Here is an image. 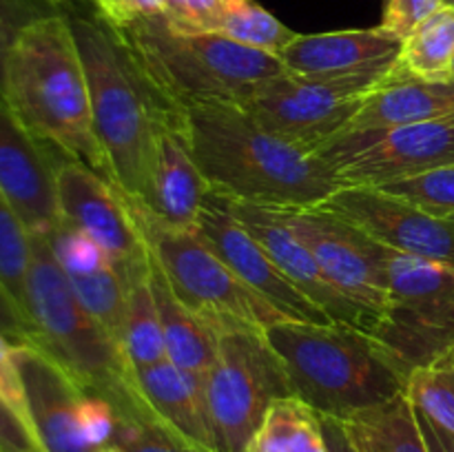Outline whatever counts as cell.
Returning <instances> with one entry per match:
<instances>
[{
  "mask_svg": "<svg viewBox=\"0 0 454 452\" xmlns=\"http://www.w3.org/2000/svg\"><path fill=\"white\" fill-rule=\"evenodd\" d=\"M191 151L208 189L282 211L322 207L341 189L309 146L266 131L242 105L180 106Z\"/></svg>",
  "mask_w": 454,
  "mask_h": 452,
  "instance_id": "6da1fadb",
  "label": "cell"
},
{
  "mask_svg": "<svg viewBox=\"0 0 454 452\" xmlns=\"http://www.w3.org/2000/svg\"><path fill=\"white\" fill-rule=\"evenodd\" d=\"M3 93L31 136L51 153L87 164L114 182L65 12L40 13L18 29L4 62Z\"/></svg>",
  "mask_w": 454,
  "mask_h": 452,
  "instance_id": "7a4b0ae2",
  "label": "cell"
},
{
  "mask_svg": "<svg viewBox=\"0 0 454 452\" xmlns=\"http://www.w3.org/2000/svg\"><path fill=\"white\" fill-rule=\"evenodd\" d=\"M82 58L93 124L114 184L140 198L155 133L176 105L167 100L137 62L131 44L96 12H65Z\"/></svg>",
  "mask_w": 454,
  "mask_h": 452,
  "instance_id": "3957f363",
  "label": "cell"
},
{
  "mask_svg": "<svg viewBox=\"0 0 454 452\" xmlns=\"http://www.w3.org/2000/svg\"><path fill=\"white\" fill-rule=\"evenodd\" d=\"M264 335L282 357L295 397L319 415L346 419L406 393V372L371 332L282 319Z\"/></svg>",
  "mask_w": 454,
  "mask_h": 452,
  "instance_id": "277c9868",
  "label": "cell"
},
{
  "mask_svg": "<svg viewBox=\"0 0 454 452\" xmlns=\"http://www.w3.org/2000/svg\"><path fill=\"white\" fill-rule=\"evenodd\" d=\"M153 87L176 106L244 105L262 82L284 74L282 58L220 34H176L162 16L120 31Z\"/></svg>",
  "mask_w": 454,
  "mask_h": 452,
  "instance_id": "5b68a950",
  "label": "cell"
},
{
  "mask_svg": "<svg viewBox=\"0 0 454 452\" xmlns=\"http://www.w3.org/2000/svg\"><path fill=\"white\" fill-rule=\"evenodd\" d=\"M25 313L35 348L60 363L84 393H98L133 370L122 348L78 300L43 235H31Z\"/></svg>",
  "mask_w": 454,
  "mask_h": 452,
  "instance_id": "8992f818",
  "label": "cell"
},
{
  "mask_svg": "<svg viewBox=\"0 0 454 452\" xmlns=\"http://www.w3.org/2000/svg\"><path fill=\"white\" fill-rule=\"evenodd\" d=\"M120 193L155 264L182 304L217 328L226 323L266 328L282 322V313L253 292L204 242L198 229L171 224L155 215L142 199L122 189Z\"/></svg>",
  "mask_w": 454,
  "mask_h": 452,
  "instance_id": "52a82bcc",
  "label": "cell"
},
{
  "mask_svg": "<svg viewBox=\"0 0 454 452\" xmlns=\"http://www.w3.org/2000/svg\"><path fill=\"white\" fill-rule=\"evenodd\" d=\"M295 397L282 357L264 328L226 323L204 375V401L217 452H247L278 399Z\"/></svg>",
  "mask_w": 454,
  "mask_h": 452,
  "instance_id": "ba28073f",
  "label": "cell"
},
{
  "mask_svg": "<svg viewBox=\"0 0 454 452\" xmlns=\"http://www.w3.org/2000/svg\"><path fill=\"white\" fill-rule=\"evenodd\" d=\"M388 304L371 335L411 377L454 350V270L384 246Z\"/></svg>",
  "mask_w": 454,
  "mask_h": 452,
  "instance_id": "9c48e42d",
  "label": "cell"
},
{
  "mask_svg": "<svg viewBox=\"0 0 454 452\" xmlns=\"http://www.w3.org/2000/svg\"><path fill=\"white\" fill-rule=\"evenodd\" d=\"M388 75H293L284 71L262 82L242 106L266 131L317 151L350 127L368 93Z\"/></svg>",
  "mask_w": 454,
  "mask_h": 452,
  "instance_id": "30bf717a",
  "label": "cell"
},
{
  "mask_svg": "<svg viewBox=\"0 0 454 452\" xmlns=\"http://www.w3.org/2000/svg\"><path fill=\"white\" fill-rule=\"evenodd\" d=\"M317 155L346 186H380L454 164V115L390 129L344 131Z\"/></svg>",
  "mask_w": 454,
  "mask_h": 452,
  "instance_id": "8fae6325",
  "label": "cell"
},
{
  "mask_svg": "<svg viewBox=\"0 0 454 452\" xmlns=\"http://www.w3.org/2000/svg\"><path fill=\"white\" fill-rule=\"evenodd\" d=\"M284 215L326 277L350 301L375 315L384 313L390 292L384 244L322 207L284 211Z\"/></svg>",
  "mask_w": 454,
  "mask_h": 452,
  "instance_id": "7c38bea8",
  "label": "cell"
},
{
  "mask_svg": "<svg viewBox=\"0 0 454 452\" xmlns=\"http://www.w3.org/2000/svg\"><path fill=\"white\" fill-rule=\"evenodd\" d=\"M56 195L62 224L87 233L111 257L122 279L149 266V248L118 184L87 164L56 158Z\"/></svg>",
  "mask_w": 454,
  "mask_h": 452,
  "instance_id": "4fadbf2b",
  "label": "cell"
},
{
  "mask_svg": "<svg viewBox=\"0 0 454 452\" xmlns=\"http://www.w3.org/2000/svg\"><path fill=\"white\" fill-rule=\"evenodd\" d=\"M322 208L344 217L375 242L454 270V215H439L371 186H346Z\"/></svg>",
  "mask_w": 454,
  "mask_h": 452,
  "instance_id": "5bb4252c",
  "label": "cell"
},
{
  "mask_svg": "<svg viewBox=\"0 0 454 452\" xmlns=\"http://www.w3.org/2000/svg\"><path fill=\"white\" fill-rule=\"evenodd\" d=\"M198 233L204 242L220 255V260L251 288L269 301L284 319L309 323H333V319L301 292L282 269L275 264L266 248L244 229L233 215L229 202L217 191H207L202 213L198 220Z\"/></svg>",
  "mask_w": 454,
  "mask_h": 452,
  "instance_id": "9a60e30c",
  "label": "cell"
},
{
  "mask_svg": "<svg viewBox=\"0 0 454 452\" xmlns=\"http://www.w3.org/2000/svg\"><path fill=\"white\" fill-rule=\"evenodd\" d=\"M233 215L244 224V229L266 248L275 264L286 273V277L310 297L333 322L348 323L359 331L372 332L380 322V315L362 308L350 301L331 279L310 248L300 239V235L291 229L282 208L260 207V204L242 202L224 195Z\"/></svg>",
  "mask_w": 454,
  "mask_h": 452,
  "instance_id": "2e32d148",
  "label": "cell"
},
{
  "mask_svg": "<svg viewBox=\"0 0 454 452\" xmlns=\"http://www.w3.org/2000/svg\"><path fill=\"white\" fill-rule=\"evenodd\" d=\"M56 158L31 136L0 89V189L31 235H49L60 224Z\"/></svg>",
  "mask_w": 454,
  "mask_h": 452,
  "instance_id": "e0dca14e",
  "label": "cell"
},
{
  "mask_svg": "<svg viewBox=\"0 0 454 452\" xmlns=\"http://www.w3.org/2000/svg\"><path fill=\"white\" fill-rule=\"evenodd\" d=\"M31 428L43 452H96L84 439L80 408L84 390L35 346H16Z\"/></svg>",
  "mask_w": 454,
  "mask_h": 452,
  "instance_id": "ac0fdd59",
  "label": "cell"
},
{
  "mask_svg": "<svg viewBox=\"0 0 454 452\" xmlns=\"http://www.w3.org/2000/svg\"><path fill=\"white\" fill-rule=\"evenodd\" d=\"M208 184L186 137L180 106H173L155 133L145 191L137 199L155 215L182 229H195Z\"/></svg>",
  "mask_w": 454,
  "mask_h": 452,
  "instance_id": "d6986e66",
  "label": "cell"
},
{
  "mask_svg": "<svg viewBox=\"0 0 454 452\" xmlns=\"http://www.w3.org/2000/svg\"><path fill=\"white\" fill-rule=\"evenodd\" d=\"M403 40L381 27L300 35L282 51L284 71L293 75L390 74L399 65Z\"/></svg>",
  "mask_w": 454,
  "mask_h": 452,
  "instance_id": "ffe728a7",
  "label": "cell"
},
{
  "mask_svg": "<svg viewBox=\"0 0 454 452\" xmlns=\"http://www.w3.org/2000/svg\"><path fill=\"white\" fill-rule=\"evenodd\" d=\"M454 115L452 80L417 78L402 65L372 89L346 131L408 127Z\"/></svg>",
  "mask_w": 454,
  "mask_h": 452,
  "instance_id": "44dd1931",
  "label": "cell"
},
{
  "mask_svg": "<svg viewBox=\"0 0 454 452\" xmlns=\"http://www.w3.org/2000/svg\"><path fill=\"white\" fill-rule=\"evenodd\" d=\"M133 377L142 397L171 428L195 446L217 452L204 401V375L182 370L171 359H162L133 368Z\"/></svg>",
  "mask_w": 454,
  "mask_h": 452,
  "instance_id": "7402d4cb",
  "label": "cell"
},
{
  "mask_svg": "<svg viewBox=\"0 0 454 452\" xmlns=\"http://www.w3.org/2000/svg\"><path fill=\"white\" fill-rule=\"evenodd\" d=\"M149 261V284L160 323H162L167 359H171L182 370L207 375L217 355L220 328L213 326L208 319L200 317L198 313H193L189 306L177 300L151 253Z\"/></svg>",
  "mask_w": 454,
  "mask_h": 452,
  "instance_id": "603a6c76",
  "label": "cell"
},
{
  "mask_svg": "<svg viewBox=\"0 0 454 452\" xmlns=\"http://www.w3.org/2000/svg\"><path fill=\"white\" fill-rule=\"evenodd\" d=\"M91 394H100L114 408L115 430L111 443L122 452H211L182 437L149 406L137 390L133 370Z\"/></svg>",
  "mask_w": 454,
  "mask_h": 452,
  "instance_id": "cb8c5ba5",
  "label": "cell"
},
{
  "mask_svg": "<svg viewBox=\"0 0 454 452\" xmlns=\"http://www.w3.org/2000/svg\"><path fill=\"white\" fill-rule=\"evenodd\" d=\"M357 452H430L406 393L341 419Z\"/></svg>",
  "mask_w": 454,
  "mask_h": 452,
  "instance_id": "d4e9b609",
  "label": "cell"
},
{
  "mask_svg": "<svg viewBox=\"0 0 454 452\" xmlns=\"http://www.w3.org/2000/svg\"><path fill=\"white\" fill-rule=\"evenodd\" d=\"M247 452H328L322 415L300 397L278 399Z\"/></svg>",
  "mask_w": 454,
  "mask_h": 452,
  "instance_id": "484cf974",
  "label": "cell"
},
{
  "mask_svg": "<svg viewBox=\"0 0 454 452\" xmlns=\"http://www.w3.org/2000/svg\"><path fill=\"white\" fill-rule=\"evenodd\" d=\"M124 284H127V313H124L122 328L124 357L131 368L162 362L167 359V346L151 292L149 266L124 275Z\"/></svg>",
  "mask_w": 454,
  "mask_h": 452,
  "instance_id": "4316f807",
  "label": "cell"
},
{
  "mask_svg": "<svg viewBox=\"0 0 454 452\" xmlns=\"http://www.w3.org/2000/svg\"><path fill=\"white\" fill-rule=\"evenodd\" d=\"M454 58V7L443 4L411 38L403 40L399 65L417 78L450 80Z\"/></svg>",
  "mask_w": 454,
  "mask_h": 452,
  "instance_id": "83f0119b",
  "label": "cell"
},
{
  "mask_svg": "<svg viewBox=\"0 0 454 452\" xmlns=\"http://www.w3.org/2000/svg\"><path fill=\"white\" fill-rule=\"evenodd\" d=\"M84 308L102 323L111 339L122 348L124 313H127V284L111 260L93 269L65 273Z\"/></svg>",
  "mask_w": 454,
  "mask_h": 452,
  "instance_id": "f1b7e54d",
  "label": "cell"
},
{
  "mask_svg": "<svg viewBox=\"0 0 454 452\" xmlns=\"http://www.w3.org/2000/svg\"><path fill=\"white\" fill-rule=\"evenodd\" d=\"M217 34L275 56H282L284 49L297 38L295 31L282 25L255 0H224V13Z\"/></svg>",
  "mask_w": 454,
  "mask_h": 452,
  "instance_id": "f546056e",
  "label": "cell"
},
{
  "mask_svg": "<svg viewBox=\"0 0 454 452\" xmlns=\"http://www.w3.org/2000/svg\"><path fill=\"white\" fill-rule=\"evenodd\" d=\"M406 394L417 410L454 437V359L450 355L412 370Z\"/></svg>",
  "mask_w": 454,
  "mask_h": 452,
  "instance_id": "4dcf8cb0",
  "label": "cell"
},
{
  "mask_svg": "<svg viewBox=\"0 0 454 452\" xmlns=\"http://www.w3.org/2000/svg\"><path fill=\"white\" fill-rule=\"evenodd\" d=\"M31 260V233L0 189V282L25 310V284ZM27 315V313H25Z\"/></svg>",
  "mask_w": 454,
  "mask_h": 452,
  "instance_id": "1f68e13d",
  "label": "cell"
},
{
  "mask_svg": "<svg viewBox=\"0 0 454 452\" xmlns=\"http://www.w3.org/2000/svg\"><path fill=\"white\" fill-rule=\"evenodd\" d=\"M380 191L406 199L426 211L454 215V164L408 177V180L388 182V184L380 186Z\"/></svg>",
  "mask_w": 454,
  "mask_h": 452,
  "instance_id": "d6a6232c",
  "label": "cell"
},
{
  "mask_svg": "<svg viewBox=\"0 0 454 452\" xmlns=\"http://www.w3.org/2000/svg\"><path fill=\"white\" fill-rule=\"evenodd\" d=\"M224 0H167L162 20L176 34H217Z\"/></svg>",
  "mask_w": 454,
  "mask_h": 452,
  "instance_id": "836d02e7",
  "label": "cell"
},
{
  "mask_svg": "<svg viewBox=\"0 0 454 452\" xmlns=\"http://www.w3.org/2000/svg\"><path fill=\"white\" fill-rule=\"evenodd\" d=\"M443 4L446 0H386L380 27L395 38L406 40Z\"/></svg>",
  "mask_w": 454,
  "mask_h": 452,
  "instance_id": "e575fe53",
  "label": "cell"
},
{
  "mask_svg": "<svg viewBox=\"0 0 454 452\" xmlns=\"http://www.w3.org/2000/svg\"><path fill=\"white\" fill-rule=\"evenodd\" d=\"M0 399L12 408L13 415H16L18 419L31 430V434H34L29 406H27L25 384H22L20 368H18L16 362V344L9 341L3 332H0Z\"/></svg>",
  "mask_w": 454,
  "mask_h": 452,
  "instance_id": "d590c367",
  "label": "cell"
},
{
  "mask_svg": "<svg viewBox=\"0 0 454 452\" xmlns=\"http://www.w3.org/2000/svg\"><path fill=\"white\" fill-rule=\"evenodd\" d=\"M164 3L167 0H91L93 12L118 31L129 29L149 18L162 16Z\"/></svg>",
  "mask_w": 454,
  "mask_h": 452,
  "instance_id": "8d00e7d4",
  "label": "cell"
},
{
  "mask_svg": "<svg viewBox=\"0 0 454 452\" xmlns=\"http://www.w3.org/2000/svg\"><path fill=\"white\" fill-rule=\"evenodd\" d=\"M80 424H82L84 439L96 452L106 448L114 439L115 415L114 408L100 394H84L82 408H80Z\"/></svg>",
  "mask_w": 454,
  "mask_h": 452,
  "instance_id": "74e56055",
  "label": "cell"
},
{
  "mask_svg": "<svg viewBox=\"0 0 454 452\" xmlns=\"http://www.w3.org/2000/svg\"><path fill=\"white\" fill-rule=\"evenodd\" d=\"M0 332L16 346H35V332L25 310L0 282Z\"/></svg>",
  "mask_w": 454,
  "mask_h": 452,
  "instance_id": "f35d334b",
  "label": "cell"
},
{
  "mask_svg": "<svg viewBox=\"0 0 454 452\" xmlns=\"http://www.w3.org/2000/svg\"><path fill=\"white\" fill-rule=\"evenodd\" d=\"M0 452H43L38 439L0 399Z\"/></svg>",
  "mask_w": 454,
  "mask_h": 452,
  "instance_id": "ab89813d",
  "label": "cell"
},
{
  "mask_svg": "<svg viewBox=\"0 0 454 452\" xmlns=\"http://www.w3.org/2000/svg\"><path fill=\"white\" fill-rule=\"evenodd\" d=\"M20 27H22V22L13 20L12 13H9V7L4 4V0H0V89H3L7 53H9V49H12L13 38H16V34Z\"/></svg>",
  "mask_w": 454,
  "mask_h": 452,
  "instance_id": "60d3db41",
  "label": "cell"
},
{
  "mask_svg": "<svg viewBox=\"0 0 454 452\" xmlns=\"http://www.w3.org/2000/svg\"><path fill=\"white\" fill-rule=\"evenodd\" d=\"M415 412H417V419H419L421 433H424V439H426V443H428L430 452H454L452 434H448L446 430H442L439 425H434L433 421H430L424 412L417 410V408H415Z\"/></svg>",
  "mask_w": 454,
  "mask_h": 452,
  "instance_id": "b9f144b4",
  "label": "cell"
},
{
  "mask_svg": "<svg viewBox=\"0 0 454 452\" xmlns=\"http://www.w3.org/2000/svg\"><path fill=\"white\" fill-rule=\"evenodd\" d=\"M322 425H324V437H326L328 452H357L353 443H350L348 434H346V428L344 424H341V419L322 415Z\"/></svg>",
  "mask_w": 454,
  "mask_h": 452,
  "instance_id": "7bdbcfd3",
  "label": "cell"
},
{
  "mask_svg": "<svg viewBox=\"0 0 454 452\" xmlns=\"http://www.w3.org/2000/svg\"><path fill=\"white\" fill-rule=\"evenodd\" d=\"M100 452H122V450H120L118 446H114V443H109V446H106V448H102Z\"/></svg>",
  "mask_w": 454,
  "mask_h": 452,
  "instance_id": "ee69618b",
  "label": "cell"
},
{
  "mask_svg": "<svg viewBox=\"0 0 454 452\" xmlns=\"http://www.w3.org/2000/svg\"><path fill=\"white\" fill-rule=\"evenodd\" d=\"M44 3H49V4H51V7H58V4H60L62 0H44Z\"/></svg>",
  "mask_w": 454,
  "mask_h": 452,
  "instance_id": "f6af8a7d",
  "label": "cell"
},
{
  "mask_svg": "<svg viewBox=\"0 0 454 452\" xmlns=\"http://www.w3.org/2000/svg\"><path fill=\"white\" fill-rule=\"evenodd\" d=\"M450 80L454 82V58H452V65H450Z\"/></svg>",
  "mask_w": 454,
  "mask_h": 452,
  "instance_id": "bcb514c9",
  "label": "cell"
},
{
  "mask_svg": "<svg viewBox=\"0 0 454 452\" xmlns=\"http://www.w3.org/2000/svg\"><path fill=\"white\" fill-rule=\"evenodd\" d=\"M446 4H452V7H454V0H446Z\"/></svg>",
  "mask_w": 454,
  "mask_h": 452,
  "instance_id": "7dc6e473",
  "label": "cell"
},
{
  "mask_svg": "<svg viewBox=\"0 0 454 452\" xmlns=\"http://www.w3.org/2000/svg\"><path fill=\"white\" fill-rule=\"evenodd\" d=\"M450 357H452V359H454V350H452V353H450Z\"/></svg>",
  "mask_w": 454,
  "mask_h": 452,
  "instance_id": "c3c4849f",
  "label": "cell"
}]
</instances>
